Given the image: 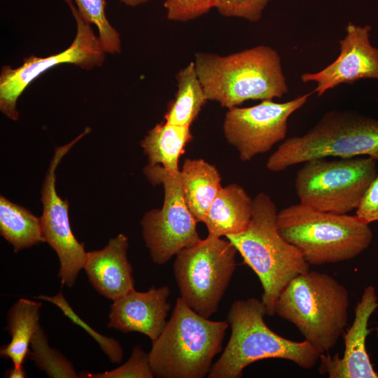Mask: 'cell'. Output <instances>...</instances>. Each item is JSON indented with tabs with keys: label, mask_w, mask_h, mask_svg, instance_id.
I'll use <instances>...</instances> for the list:
<instances>
[{
	"label": "cell",
	"mask_w": 378,
	"mask_h": 378,
	"mask_svg": "<svg viewBox=\"0 0 378 378\" xmlns=\"http://www.w3.org/2000/svg\"><path fill=\"white\" fill-rule=\"evenodd\" d=\"M197 73L209 100L227 109L248 100H272L288 92L278 52L260 45L227 56L197 52Z\"/></svg>",
	"instance_id": "1"
},
{
	"label": "cell",
	"mask_w": 378,
	"mask_h": 378,
	"mask_svg": "<svg viewBox=\"0 0 378 378\" xmlns=\"http://www.w3.org/2000/svg\"><path fill=\"white\" fill-rule=\"evenodd\" d=\"M275 203L265 192L253 199L252 217L247 229L226 236L244 261L258 276L267 315L275 314L276 302L284 288L297 276L309 270L300 250L288 242L277 229Z\"/></svg>",
	"instance_id": "2"
},
{
	"label": "cell",
	"mask_w": 378,
	"mask_h": 378,
	"mask_svg": "<svg viewBox=\"0 0 378 378\" xmlns=\"http://www.w3.org/2000/svg\"><path fill=\"white\" fill-rule=\"evenodd\" d=\"M264 303L255 298L234 301L227 313L231 328L227 344L211 366L209 378H239L248 365L263 359L281 358L309 370L321 354L307 340L295 342L272 330L265 323Z\"/></svg>",
	"instance_id": "3"
},
{
	"label": "cell",
	"mask_w": 378,
	"mask_h": 378,
	"mask_svg": "<svg viewBox=\"0 0 378 378\" xmlns=\"http://www.w3.org/2000/svg\"><path fill=\"white\" fill-rule=\"evenodd\" d=\"M347 289L326 273L308 271L281 291L275 314L293 323L320 354L337 344L348 322Z\"/></svg>",
	"instance_id": "4"
},
{
	"label": "cell",
	"mask_w": 378,
	"mask_h": 378,
	"mask_svg": "<svg viewBox=\"0 0 378 378\" xmlns=\"http://www.w3.org/2000/svg\"><path fill=\"white\" fill-rule=\"evenodd\" d=\"M227 321H213L192 310L180 297L172 316L148 353L154 377L202 378L222 350Z\"/></svg>",
	"instance_id": "5"
},
{
	"label": "cell",
	"mask_w": 378,
	"mask_h": 378,
	"mask_svg": "<svg viewBox=\"0 0 378 378\" xmlns=\"http://www.w3.org/2000/svg\"><path fill=\"white\" fill-rule=\"evenodd\" d=\"M277 229L313 265L351 260L370 245L372 232L356 216L323 211L300 203L277 214Z\"/></svg>",
	"instance_id": "6"
},
{
	"label": "cell",
	"mask_w": 378,
	"mask_h": 378,
	"mask_svg": "<svg viewBox=\"0 0 378 378\" xmlns=\"http://www.w3.org/2000/svg\"><path fill=\"white\" fill-rule=\"evenodd\" d=\"M358 155L378 161V120L356 111L332 110L304 134L286 139L270 156L266 167L279 172L313 159Z\"/></svg>",
	"instance_id": "7"
},
{
	"label": "cell",
	"mask_w": 378,
	"mask_h": 378,
	"mask_svg": "<svg viewBox=\"0 0 378 378\" xmlns=\"http://www.w3.org/2000/svg\"><path fill=\"white\" fill-rule=\"evenodd\" d=\"M371 157L304 162L295 178L300 203L317 210L346 214L356 209L377 176Z\"/></svg>",
	"instance_id": "8"
},
{
	"label": "cell",
	"mask_w": 378,
	"mask_h": 378,
	"mask_svg": "<svg viewBox=\"0 0 378 378\" xmlns=\"http://www.w3.org/2000/svg\"><path fill=\"white\" fill-rule=\"evenodd\" d=\"M237 250L227 239L208 236L176 255L174 272L181 298L209 318L216 313L236 267Z\"/></svg>",
	"instance_id": "9"
},
{
	"label": "cell",
	"mask_w": 378,
	"mask_h": 378,
	"mask_svg": "<svg viewBox=\"0 0 378 378\" xmlns=\"http://www.w3.org/2000/svg\"><path fill=\"white\" fill-rule=\"evenodd\" d=\"M143 172L153 185L164 188L161 209L147 211L141 220L143 238L153 262L163 265L202 239L197 231V222L183 198L180 171L173 173L160 165L148 164Z\"/></svg>",
	"instance_id": "10"
},
{
	"label": "cell",
	"mask_w": 378,
	"mask_h": 378,
	"mask_svg": "<svg viewBox=\"0 0 378 378\" xmlns=\"http://www.w3.org/2000/svg\"><path fill=\"white\" fill-rule=\"evenodd\" d=\"M69 5L76 22V36L66 50L46 57L31 55L24 58L22 65L2 66L0 74V110L9 119L17 121L19 113L17 101L27 87L49 69L62 64H71L85 70L101 66L106 57L99 39L91 24L78 14L71 0Z\"/></svg>",
	"instance_id": "11"
},
{
	"label": "cell",
	"mask_w": 378,
	"mask_h": 378,
	"mask_svg": "<svg viewBox=\"0 0 378 378\" xmlns=\"http://www.w3.org/2000/svg\"><path fill=\"white\" fill-rule=\"evenodd\" d=\"M312 93L282 103L266 99L253 106L229 108L223 124L226 141L237 149L242 162L269 151L285 139L289 117L306 104Z\"/></svg>",
	"instance_id": "12"
},
{
	"label": "cell",
	"mask_w": 378,
	"mask_h": 378,
	"mask_svg": "<svg viewBox=\"0 0 378 378\" xmlns=\"http://www.w3.org/2000/svg\"><path fill=\"white\" fill-rule=\"evenodd\" d=\"M90 132V127L75 139L65 145L55 148L41 189L43 213L40 217L41 227L45 242L57 255L59 268L58 277L62 286L72 287L81 269H83L87 252L84 244L74 236L69 218V204L57 194L56 169L63 157L82 137Z\"/></svg>",
	"instance_id": "13"
},
{
	"label": "cell",
	"mask_w": 378,
	"mask_h": 378,
	"mask_svg": "<svg viewBox=\"0 0 378 378\" xmlns=\"http://www.w3.org/2000/svg\"><path fill=\"white\" fill-rule=\"evenodd\" d=\"M334 62L314 73H304L301 81L316 83L313 93L321 97L341 84H352L364 78L378 79V48L370 43L371 26L349 22Z\"/></svg>",
	"instance_id": "14"
},
{
	"label": "cell",
	"mask_w": 378,
	"mask_h": 378,
	"mask_svg": "<svg viewBox=\"0 0 378 378\" xmlns=\"http://www.w3.org/2000/svg\"><path fill=\"white\" fill-rule=\"evenodd\" d=\"M375 288H365L361 299L355 307V318L344 335V351L342 358L321 354V374L330 378H377L366 351L365 340L369 319L378 307Z\"/></svg>",
	"instance_id": "15"
},
{
	"label": "cell",
	"mask_w": 378,
	"mask_h": 378,
	"mask_svg": "<svg viewBox=\"0 0 378 378\" xmlns=\"http://www.w3.org/2000/svg\"><path fill=\"white\" fill-rule=\"evenodd\" d=\"M168 286H152L144 292L133 289L113 301L107 326L122 332H137L155 340L170 310Z\"/></svg>",
	"instance_id": "16"
},
{
	"label": "cell",
	"mask_w": 378,
	"mask_h": 378,
	"mask_svg": "<svg viewBox=\"0 0 378 378\" xmlns=\"http://www.w3.org/2000/svg\"><path fill=\"white\" fill-rule=\"evenodd\" d=\"M128 246L127 237L121 233L102 249L87 252L83 269L89 281L98 293L112 301L134 289Z\"/></svg>",
	"instance_id": "17"
},
{
	"label": "cell",
	"mask_w": 378,
	"mask_h": 378,
	"mask_svg": "<svg viewBox=\"0 0 378 378\" xmlns=\"http://www.w3.org/2000/svg\"><path fill=\"white\" fill-rule=\"evenodd\" d=\"M253 199L239 185L223 187L206 214L204 223L208 236L221 237L245 231L250 223Z\"/></svg>",
	"instance_id": "18"
},
{
	"label": "cell",
	"mask_w": 378,
	"mask_h": 378,
	"mask_svg": "<svg viewBox=\"0 0 378 378\" xmlns=\"http://www.w3.org/2000/svg\"><path fill=\"white\" fill-rule=\"evenodd\" d=\"M185 202L195 220L204 222L223 188L216 167L202 159H186L180 171Z\"/></svg>",
	"instance_id": "19"
},
{
	"label": "cell",
	"mask_w": 378,
	"mask_h": 378,
	"mask_svg": "<svg viewBox=\"0 0 378 378\" xmlns=\"http://www.w3.org/2000/svg\"><path fill=\"white\" fill-rule=\"evenodd\" d=\"M41 302L20 298L9 309L5 330L11 336L10 342L1 346L0 356L10 359L13 365L22 366L30 350L32 338L40 326Z\"/></svg>",
	"instance_id": "20"
},
{
	"label": "cell",
	"mask_w": 378,
	"mask_h": 378,
	"mask_svg": "<svg viewBox=\"0 0 378 378\" xmlns=\"http://www.w3.org/2000/svg\"><path fill=\"white\" fill-rule=\"evenodd\" d=\"M192 139L190 127L167 122L157 124L141 141L148 164H158L173 173L179 172L178 162L186 146Z\"/></svg>",
	"instance_id": "21"
},
{
	"label": "cell",
	"mask_w": 378,
	"mask_h": 378,
	"mask_svg": "<svg viewBox=\"0 0 378 378\" xmlns=\"http://www.w3.org/2000/svg\"><path fill=\"white\" fill-rule=\"evenodd\" d=\"M177 90L164 115V121L190 127L208 101L199 79L194 61L176 75Z\"/></svg>",
	"instance_id": "22"
},
{
	"label": "cell",
	"mask_w": 378,
	"mask_h": 378,
	"mask_svg": "<svg viewBox=\"0 0 378 378\" xmlns=\"http://www.w3.org/2000/svg\"><path fill=\"white\" fill-rule=\"evenodd\" d=\"M0 233L14 252L45 242L40 218L5 197H0Z\"/></svg>",
	"instance_id": "23"
},
{
	"label": "cell",
	"mask_w": 378,
	"mask_h": 378,
	"mask_svg": "<svg viewBox=\"0 0 378 378\" xmlns=\"http://www.w3.org/2000/svg\"><path fill=\"white\" fill-rule=\"evenodd\" d=\"M28 358L36 366L52 378H76V373L72 363L57 349L49 345L48 338L41 326L34 334L30 344Z\"/></svg>",
	"instance_id": "24"
},
{
	"label": "cell",
	"mask_w": 378,
	"mask_h": 378,
	"mask_svg": "<svg viewBox=\"0 0 378 378\" xmlns=\"http://www.w3.org/2000/svg\"><path fill=\"white\" fill-rule=\"evenodd\" d=\"M75 1L79 15L87 22L97 27L98 38L106 53L121 52L119 33L110 24L106 15V0H71Z\"/></svg>",
	"instance_id": "25"
},
{
	"label": "cell",
	"mask_w": 378,
	"mask_h": 378,
	"mask_svg": "<svg viewBox=\"0 0 378 378\" xmlns=\"http://www.w3.org/2000/svg\"><path fill=\"white\" fill-rule=\"evenodd\" d=\"M35 298L50 302L58 307L73 323L82 327L88 332L92 337L99 344L103 352L108 356L113 363H119L123 356V350L120 343L113 337L103 336L94 330L89 325L83 321L71 309L67 301L65 300L62 292H59L56 295H39Z\"/></svg>",
	"instance_id": "26"
},
{
	"label": "cell",
	"mask_w": 378,
	"mask_h": 378,
	"mask_svg": "<svg viewBox=\"0 0 378 378\" xmlns=\"http://www.w3.org/2000/svg\"><path fill=\"white\" fill-rule=\"evenodd\" d=\"M81 377L88 378H153V373L148 358L139 346L133 348L128 360L122 365L104 372L84 373Z\"/></svg>",
	"instance_id": "27"
},
{
	"label": "cell",
	"mask_w": 378,
	"mask_h": 378,
	"mask_svg": "<svg viewBox=\"0 0 378 378\" xmlns=\"http://www.w3.org/2000/svg\"><path fill=\"white\" fill-rule=\"evenodd\" d=\"M271 0H214V8L225 17H234L255 22Z\"/></svg>",
	"instance_id": "28"
},
{
	"label": "cell",
	"mask_w": 378,
	"mask_h": 378,
	"mask_svg": "<svg viewBox=\"0 0 378 378\" xmlns=\"http://www.w3.org/2000/svg\"><path fill=\"white\" fill-rule=\"evenodd\" d=\"M214 0H165L167 18L176 22L194 20L214 8Z\"/></svg>",
	"instance_id": "29"
},
{
	"label": "cell",
	"mask_w": 378,
	"mask_h": 378,
	"mask_svg": "<svg viewBox=\"0 0 378 378\" xmlns=\"http://www.w3.org/2000/svg\"><path fill=\"white\" fill-rule=\"evenodd\" d=\"M356 216L368 225L378 221V173L356 209Z\"/></svg>",
	"instance_id": "30"
},
{
	"label": "cell",
	"mask_w": 378,
	"mask_h": 378,
	"mask_svg": "<svg viewBox=\"0 0 378 378\" xmlns=\"http://www.w3.org/2000/svg\"><path fill=\"white\" fill-rule=\"evenodd\" d=\"M5 377L8 378H24L26 377V372L23 366H15L9 368L5 373Z\"/></svg>",
	"instance_id": "31"
},
{
	"label": "cell",
	"mask_w": 378,
	"mask_h": 378,
	"mask_svg": "<svg viewBox=\"0 0 378 378\" xmlns=\"http://www.w3.org/2000/svg\"><path fill=\"white\" fill-rule=\"evenodd\" d=\"M119 1L127 6H136L141 4H144L148 1L149 0H119Z\"/></svg>",
	"instance_id": "32"
}]
</instances>
